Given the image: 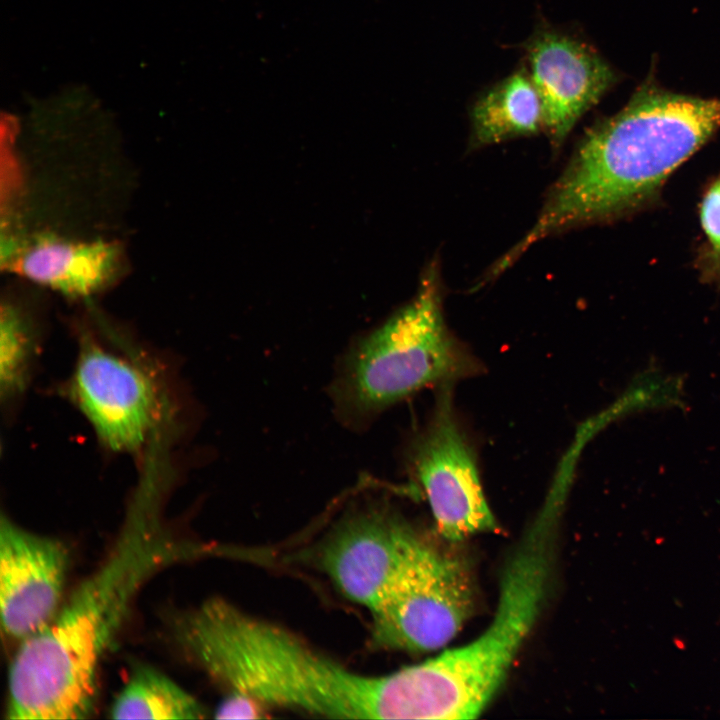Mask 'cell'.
<instances>
[{"instance_id":"6da1fadb","label":"cell","mask_w":720,"mask_h":720,"mask_svg":"<svg viewBox=\"0 0 720 720\" xmlns=\"http://www.w3.org/2000/svg\"><path fill=\"white\" fill-rule=\"evenodd\" d=\"M720 128V99L645 82L578 143L531 229L497 262L505 271L532 244L569 228L614 219L655 198L669 175Z\"/></svg>"},{"instance_id":"7a4b0ae2","label":"cell","mask_w":720,"mask_h":720,"mask_svg":"<svg viewBox=\"0 0 720 720\" xmlns=\"http://www.w3.org/2000/svg\"><path fill=\"white\" fill-rule=\"evenodd\" d=\"M147 494L103 564L41 630L21 641L9 669L6 718L83 719L97 696L100 661L144 581L188 553L163 535Z\"/></svg>"},{"instance_id":"3957f363","label":"cell","mask_w":720,"mask_h":720,"mask_svg":"<svg viewBox=\"0 0 720 720\" xmlns=\"http://www.w3.org/2000/svg\"><path fill=\"white\" fill-rule=\"evenodd\" d=\"M560 516L541 509L509 560L495 615L476 639L403 668L408 719H473L494 696L547 592Z\"/></svg>"},{"instance_id":"277c9868","label":"cell","mask_w":720,"mask_h":720,"mask_svg":"<svg viewBox=\"0 0 720 720\" xmlns=\"http://www.w3.org/2000/svg\"><path fill=\"white\" fill-rule=\"evenodd\" d=\"M481 369L445 323L437 268L430 265L413 299L352 347L333 393L345 416L364 419Z\"/></svg>"},{"instance_id":"5b68a950","label":"cell","mask_w":720,"mask_h":720,"mask_svg":"<svg viewBox=\"0 0 720 720\" xmlns=\"http://www.w3.org/2000/svg\"><path fill=\"white\" fill-rule=\"evenodd\" d=\"M472 607L473 586L464 564L418 537L371 612L372 642L411 652L442 648L459 632Z\"/></svg>"},{"instance_id":"8992f818","label":"cell","mask_w":720,"mask_h":720,"mask_svg":"<svg viewBox=\"0 0 720 720\" xmlns=\"http://www.w3.org/2000/svg\"><path fill=\"white\" fill-rule=\"evenodd\" d=\"M452 384L440 387L432 416L409 450L410 471L422 486L437 529L450 541L494 530L474 449L453 404Z\"/></svg>"},{"instance_id":"52a82bcc","label":"cell","mask_w":720,"mask_h":720,"mask_svg":"<svg viewBox=\"0 0 720 720\" xmlns=\"http://www.w3.org/2000/svg\"><path fill=\"white\" fill-rule=\"evenodd\" d=\"M417 533L384 506L350 513L322 542L320 569L349 600L372 612L400 573Z\"/></svg>"},{"instance_id":"ba28073f","label":"cell","mask_w":720,"mask_h":720,"mask_svg":"<svg viewBox=\"0 0 720 720\" xmlns=\"http://www.w3.org/2000/svg\"><path fill=\"white\" fill-rule=\"evenodd\" d=\"M523 49L541 101L543 131L557 151L581 116L614 85L616 75L586 43L548 24H540Z\"/></svg>"},{"instance_id":"9c48e42d","label":"cell","mask_w":720,"mask_h":720,"mask_svg":"<svg viewBox=\"0 0 720 720\" xmlns=\"http://www.w3.org/2000/svg\"><path fill=\"white\" fill-rule=\"evenodd\" d=\"M69 550L4 515L0 521V612L3 632L23 641L46 626L61 606Z\"/></svg>"},{"instance_id":"30bf717a","label":"cell","mask_w":720,"mask_h":720,"mask_svg":"<svg viewBox=\"0 0 720 720\" xmlns=\"http://www.w3.org/2000/svg\"><path fill=\"white\" fill-rule=\"evenodd\" d=\"M71 392L106 446L132 451L144 442L156 398L149 378L137 366L85 340Z\"/></svg>"},{"instance_id":"8fae6325","label":"cell","mask_w":720,"mask_h":720,"mask_svg":"<svg viewBox=\"0 0 720 720\" xmlns=\"http://www.w3.org/2000/svg\"><path fill=\"white\" fill-rule=\"evenodd\" d=\"M120 264V247L115 242L72 240L43 232L19 240L6 268L65 296L83 297L109 284Z\"/></svg>"},{"instance_id":"7c38bea8","label":"cell","mask_w":720,"mask_h":720,"mask_svg":"<svg viewBox=\"0 0 720 720\" xmlns=\"http://www.w3.org/2000/svg\"><path fill=\"white\" fill-rule=\"evenodd\" d=\"M469 147L477 149L543 130L539 95L526 68L495 83L474 101Z\"/></svg>"},{"instance_id":"4fadbf2b","label":"cell","mask_w":720,"mask_h":720,"mask_svg":"<svg viewBox=\"0 0 720 720\" xmlns=\"http://www.w3.org/2000/svg\"><path fill=\"white\" fill-rule=\"evenodd\" d=\"M204 706L163 673L139 665L115 698L114 719H202Z\"/></svg>"},{"instance_id":"5bb4252c","label":"cell","mask_w":720,"mask_h":720,"mask_svg":"<svg viewBox=\"0 0 720 720\" xmlns=\"http://www.w3.org/2000/svg\"><path fill=\"white\" fill-rule=\"evenodd\" d=\"M0 378L3 393H13L22 384L28 356V339L23 320L16 309H1Z\"/></svg>"},{"instance_id":"9a60e30c","label":"cell","mask_w":720,"mask_h":720,"mask_svg":"<svg viewBox=\"0 0 720 720\" xmlns=\"http://www.w3.org/2000/svg\"><path fill=\"white\" fill-rule=\"evenodd\" d=\"M700 220L707 238V248L701 257L702 273L706 280H717L720 277V177L703 197Z\"/></svg>"},{"instance_id":"2e32d148","label":"cell","mask_w":720,"mask_h":720,"mask_svg":"<svg viewBox=\"0 0 720 720\" xmlns=\"http://www.w3.org/2000/svg\"><path fill=\"white\" fill-rule=\"evenodd\" d=\"M263 706L257 700L239 693H229L218 706L217 719L258 718Z\"/></svg>"}]
</instances>
